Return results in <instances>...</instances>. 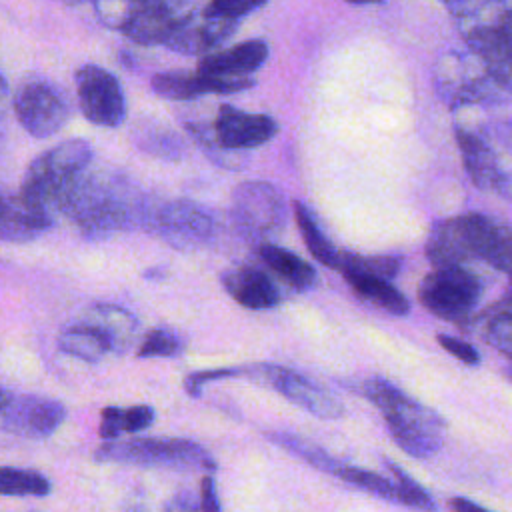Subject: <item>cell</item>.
Returning <instances> with one entry per match:
<instances>
[{"mask_svg": "<svg viewBox=\"0 0 512 512\" xmlns=\"http://www.w3.org/2000/svg\"><path fill=\"white\" fill-rule=\"evenodd\" d=\"M146 230L174 248H194L214 236L216 220L210 210L192 200H168L156 202Z\"/></svg>", "mask_w": 512, "mask_h": 512, "instance_id": "10", "label": "cell"}, {"mask_svg": "<svg viewBox=\"0 0 512 512\" xmlns=\"http://www.w3.org/2000/svg\"><path fill=\"white\" fill-rule=\"evenodd\" d=\"M122 408L118 406H106L100 416V428L98 434L102 440H116L122 434Z\"/></svg>", "mask_w": 512, "mask_h": 512, "instance_id": "40", "label": "cell"}, {"mask_svg": "<svg viewBox=\"0 0 512 512\" xmlns=\"http://www.w3.org/2000/svg\"><path fill=\"white\" fill-rule=\"evenodd\" d=\"M76 92L82 114L98 126L116 128L124 122L126 100L118 78L102 66L84 64L76 70Z\"/></svg>", "mask_w": 512, "mask_h": 512, "instance_id": "11", "label": "cell"}, {"mask_svg": "<svg viewBox=\"0 0 512 512\" xmlns=\"http://www.w3.org/2000/svg\"><path fill=\"white\" fill-rule=\"evenodd\" d=\"M388 470L394 474L396 478V494H398V502L410 506L416 512H438V506L434 502V498L412 478L408 476L398 464L386 460Z\"/></svg>", "mask_w": 512, "mask_h": 512, "instance_id": "32", "label": "cell"}, {"mask_svg": "<svg viewBox=\"0 0 512 512\" xmlns=\"http://www.w3.org/2000/svg\"><path fill=\"white\" fill-rule=\"evenodd\" d=\"M156 200L128 178L112 172L84 170L68 192L62 214L90 240H102L116 230L148 228Z\"/></svg>", "mask_w": 512, "mask_h": 512, "instance_id": "1", "label": "cell"}, {"mask_svg": "<svg viewBox=\"0 0 512 512\" xmlns=\"http://www.w3.org/2000/svg\"><path fill=\"white\" fill-rule=\"evenodd\" d=\"M268 0H210L204 10L214 14V16H222V18H232V20H240L242 16L262 8Z\"/></svg>", "mask_w": 512, "mask_h": 512, "instance_id": "36", "label": "cell"}, {"mask_svg": "<svg viewBox=\"0 0 512 512\" xmlns=\"http://www.w3.org/2000/svg\"><path fill=\"white\" fill-rule=\"evenodd\" d=\"M186 130L190 132V136L198 142V146L206 152V156L216 162L218 166L224 168H242L248 160V152L244 150H230L224 148L216 136H214V128L208 122H186Z\"/></svg>", "mask_w": 512, "mask_h": 512, "instance_id": "28", "label": "cell"}, {"mask_svg": "<svg viewBox=\"0 0 512 512\" xmlns=\"http://www.w3.org/2000/svg\"><path fill=\"white\" fill-rule=\"evenodd\" d=\"M244 374V370L240 368H220V370H206V372H194L184 380V388L190 396H198L202 386L210 380H218V378H230V376H238Z\"/></svg>", "mask_w": 512, "mask_h": 512, "instance_id": "39", "label": "cell"}, {"mask_svg": "<svg viewBox=\"0 0 512 512\" xmlns=\"http://www.w3.org/2000/svg\"><path fill=\"white\" fill-rule=\"evenodd\" d=\"M50 482L34 472L14 466H0V494L4 496H46Z\"/></svg>", "mask_w": 512, "mask_h": 512, "instance_id": "29", "label": "cell"}, {"mask_svg": "<svg viewBox=\"0 0 512 512\" xmlns=\"http://www.w3.org/2000/svg\"><path fill=\"white\" fill-rule=\"evenodd\" d=\"M486 340L512 356V292L486 312Z\"/></svg>", "mask_w": 512, "mask_h": 512, "instance_id": "31", "label": "cell"}, {"mask_svg": "<svg viewBox=\"0 0 512 512\" xmlns=\"http://www.w3.org/2000/svg\"><path fill=\"white\" fill-rule=\"evenodd\" d=\"M434 84L440 98L452 110L494 104L504 98V92L492 80L484 64L468 48L464 52L452 50L438 58Z\"/></svg>", "mask_w": 512, "mask_h": 512, "instance_id": "6", "label": "cell"}, {"mask_svg": "<svg viewBox=\"0 0 512 512\" xmlns=\"http://www.w3.org/2000/svg\"><path fill=\"white\" fill-rule=\"evenodd\" d=\"M216 140L230 150L258 148L278 134V124L266 114L244 112L234 106L222 104L212 122Z\"/></svg>", "mask_w": 512, "mask_h": 512, "instance_id": "15", "label": "cell"}, {"mask_svg": "<svg viewBox=\"0 0 512 512\" xmlns=\"http://www.w3.org/2000/svg\"><path fill=\"white\" fill-rule=\"evenodd\" d=\"M58 348L80 360L96 362L106 352L114 350V340L104 326L96 322H84L64 328L58 336Z\"/></svg>", "mask_w": 512, "mask_h": 512, "instance_id": "23", "label": "cell"}, {"mask_svg": "<svg viewBox=\"0 0 512 512\" xmlns=\"http://www.w3.org/2000/svg\"><path fill=\"white\" fill-rule=\"evenodd\" d=\"M454 24L498 88L512 94V0H488Z\"/></svg>", "mask_w": 512, "mask_h": 512, "instance_id": "4", "label": "cell"}, {"mask_svg": "<svg viewBox=\"0 0 512 512\" xmlns=\"http://www.w3.org/2000/svg\"><path fill=\"white\" fill-rule=\"evenodd\" d=\"M180 340L174 332L164 328H154L146 334L144 342L138 348V358H152V356H174L180 352Z\"/></svg>", "mask_w": 512, "mask_h": 512, "instance_id": "34", "label": "cell"}, {"mask_svg": "<svg viewBox=\"0 0 512 512\" xmlns=\"http://www.w3.org/2000/svg\"><path fill=\"white\" fill-rule=\"evenodd\" d=\"M238 24L240 20L214 16L204 8L184 12L164 40V46L186 56H206L230 40L236 34Z\"/></svg>", "mask_w": 512, "mask_h": 512, "instance_id": "12", "label": "cell"}, {"mask_svg": "<svg viewBox=\"0 0 512 512\" xmlns=\"http://www.w3.org/2000/svg\"><path fill=\"white\" fill-rule=\"evenodd\" d=\"M12 398H14V396H12L6 388H2V386H0V412H2L10 402H12Z\"/></svg>", "mask_w": 512, "mask_h": 512, "instance_id": "45", "label": "cell"}, {"mask_svg": "<svg viewBox=\"0 0 512 512\" xmlns=\"http://www.w3.org/2000/svg\"><path fill=\"white\" fill-rule=\"evenodd\" d=\"M64 416V404L42 396H14L12 402L0 412L2 428L26 438L50 436L60 426Z\"/></svg>", "mask_w": 512, "mask_h": 512, "instance_id": "16", "label": "cell"}, {"mask_svg": "<svg viewBox=\"0 0 512 512\" xmlns=\"http://www.w3.org/2000/svg\"><path fill=\"white\" fill-rule=\"evenodd\" d=\"M52 226V214L24 202L20 196L8 198L0 218V238L8 242H26Z\"/></svg>", "mask_w": 512, "mask_h": 512, "instance_id": "22", "label": "cell"}, {"mask_svg": "<svg viewBox=\"0 0 512 512\" xmlns=\"http://www.w3.org/2000/svg\"><path fill=\"white\" fill-rule=\"evenodd\" d=\"M164 512H200V496L192 490H180L166 500Z\"/></svg>", "mask_w": 512, "mask_h": 512, "instance_id": "41", "label": "cell"}, {"mask_svg": "<svg viewBox=\"0 0 512 512\" xmlns=\"http://www.w3.org/2000/svg\"><path fill=\"white\" fill-rule=\"evenodd\" d=\"M140 146L144 150H148L150 154L162 156V158H178L182 154V142L178 140V136H174L168 130H146L142 132L140 138Z\"/></svg>", "mask_w": 512, "mask_h": 512, "instance_id": "35", "label": "cell"}, {"mask_svg": "<svg viewBox=\"0 0 512 512\" xmlns=\"http://www.w3.org/2000/svg\"><path fill=\"white\" fill-rule=\"evenodd\" d=\"M246 372L252 376H260L262 380L272 384L284 398H288L290 402H294L296 406L304 408L306 412L318 418L332 420L344 414V408L338 402V398H334L330 392H326L316 382L304 378L302 374H296L282 366H266V364L248 368Z\"/></svg>", "mask_w": 512, "mask_h": 512, "instance_id": "13", "label": "cell"}, {"mask_svg": "<svg viewBox=\"0 0 512 512\" xmlns=\"http://www.w3.org/2000/svg\"><path fill=\"white\" fill-rule=\"evenodd\" d=\"M346 2H350V4H378L382 0H346Z\"/></svg>", "mask_w": 512, "mask_h": 512, "instance_id": "46", "label": "cell"}, {"mask_svg": "<svg viewBox=\"0 0 512 512\" xmlns=\"http://www.w3.org/2000/svg\"><path fill=\"white\" fill-rule=\"evenodd\" d=\"M268 58V44L264 40H246L232 48L214 50L200 58L198 70L212 74L252 76Z\"/></svg>", "mask_w": 512, "mask_h": 512, "instance_id": "21", "label": "cell"}, {"mask_svg": "<svg viewBox=\"0 0 512 512\" xmlns=\"http://www.w3.org/2000/svg\"><path fill=\"white\" fill-rule=\"evenodd\" d=\"M232 220L238 232L252 240L276 234L286 222L282 192L262 180L238 184L232 192Z\"/></svg>", "mask_w": 512, "mask_h": 512, "instance_id": "8", "label": "cell"}, {"mask_svg": "<svg viewBox=\"0 0 512 512\" xmlns=\"http://www.w3.org/2000/svg\"><path fill=\"white\" fill-rule=\"evenodd\" d=\"M454 136L462 156V166L472 184L484 192L502 190L506 184V176L500 168L496 152L488 144L486 134L474 126L456 124Z\"/></svg>", "mask_w": 512, "mask_h": 512, "instance_id": "17", "label": "cell"}, {"mask_svg": "<svg viewBox=\"0 0 512 512\" xmlns=\"http://www.w3.org/2000/svg\"><path fill=\"white\" fill-rule=\"evenodd\" d=\"M342 276L348 274H368L392 280L400 270V258L396 256H358V254H340L338 268Z\"/></svg>", "mask_w": 512, "mask_h": 512, "instance_id": "30", "label": "cell"}, {"mask_svg": "<svg viewBox=\"0 0 512 512\" xmlns=\"http://www.w3.org/2000/svg\"><path fill=\"white\" fill-rule=\"evenodd\" d=\"M98 462H120L132 466H162L176 470H216L214 458L200 444L186 438H134L106 440L96 448Z\"/></svg>", "mask_w": 512, "mask_h": 512, "instance_id": "5", "label": "cell"}, {"mask_svg": "<svg viewBox=\"0 0 512 512\" xmlns=\"http://www.w3.org/2000/svg\"><path fill=\"white\" fill-rule=\"evenodd\" d=\"M90 162L92 148L86 140H66L32 160L18 196L54 216L56 212H62L68 192L80 174L88 170Z\"/></svg>", "mask_w": 512, "mask_h": 512, "instance_id": "3", "label": "cell"}, {"mask_svg": "<svg viewBox=\"0 0 512 512\" xmlns=\"http://www.w3.org/2000/svg\"><path fill=\"white\" fill-rule=\"evenodd\" d=\"M222 286L244 308L266 310L280 302V294L272 280L254 266L232 268L222 274Z\"/></svg>", "mask_w": 512, "mask_h": 512, "instance_id": "19", "label": "cell"}, {"mask_svg": "<svg viewBox=\"0 0 512 512\" xmlns=\"http://www.w3.org/2000/svg\"><path fill=\"white\" fill-rule=\"evenodd\" d=\"M344 280H348V284L354 288L358 296L394 316H404L410 312V302L406 300V296L386 278L368 274H348L344 276Z\"/></svg>", "mask_w": 512, "mask_h": 512, "instance_id": "25", "label": "cell"}, {"mask_svg": "<svg viewBox=\"0 0 512 512\" xmlns=\"http://www.w3.org/2000/svg\"><path fill=\"white\" fill-rule=\"evenodd\" d=\"M268 438L282 446L284 450H288L290 454L298 456L300 460L308 462L310 466L326 472V474H332V476H338L340 468H342V462H338L336 458H332L326 450H322L318 444L302 438V436H296V434H288V432H268Z\"/></svg>", "mask_w": 512, "mask_h": 512, "instance_id": "27", "label": "cell"}, {"mask_svg": "<svg viewBox=\"0 0 512 512\" xmlns=\"http://www.w3.org/2000/svg\"><path fill=\"white\" fill-rule=\"evenodd\" d=\"M480 294V280L464 266L436 268L418 286L422 306L450 322L466 318L480 300Z\"/></svg>", "mask_w": 512, "mask_h": 512, "instance_id": "7", "label": "cell"}, {"mask_svg": "<svg viewBox=\"0 0 512 512\" xmlns=\"http://www.w3.org/2000/svg\"><path fill=\"white\" fill-rule=\"evenodd\" d=\"M154 410L150 406H132V408H122V430L124 432H140L148 428L154 422Z\"/></svg>", "mask_w": 512, "mask_h": 512, "instance_id": "37", "label": "cell"}, {"mask_svg": "<svg viewBox=\"0 0 512 512\" xmlns=\"http://www.w3.org/2000/svg\"><path fill=\"white\" fill-rule=\"evenodd\" d=\"M256 84L252 76H230V74H212V72H160L150 80L152 90L160 98L168 100H192L202 94H232L248 90Z\"/></svg>", "mask_w": 512, "mask_h": 512, "instance_id": "14", "label": "cell"}, {"mask_svg": "<svg viewBox=\"0 0 512 512\" xmlns=\"http://www.w3.org/2000/svg\"><path fill=\"white\" fill-rule=\"evenodd\" d=\"M438 342H440V346H442L446 352H450L452 356H456V358L462 360L464 364L474 366V364L480 362L478 350H476L472 344L464 342V340H458V338L448 336V334H438Z\"/></svg>", "mask_w": 512, "mask_h": 512, "instance_id": "38", "label": "cell"}, {"mask_svg": "<svg viewBox=\"0 0 512 512\" xmlns=\"http://www.w3.org/2000/svg\"><path fill=\"white\" fill-rule=\"evenodd\" d=\"M200 512H220V500L214 488V480L208 474L200 482Z\"/></svg>", "mask_w": 512, "mask_h": 512, "instance_id": "42", "label": "cell"}, {"mask_svg": "<svg viewBox=\"0 0 512 512\" xmlns=\"http://www.w3.org/2000/svg\"><path fill=\"white\" fill-rule=\"evenodd\" d=\"M6 200H8V198H4V196H2V192H0V218H2L4 208H6Z\"/></svg>", "mask_w": 512, "mask_h": 512, "instance_id": "47", "label": "cell"}, {"mask_svg": "<svg viewBox=\"0 0 512 512\" xmlns=\"http://www.w3.org/2000/svg\"><path fill=\"white\" fill-rule=\"evenodd\" d=\"M294 216H296V224L300 228V234H302L304 244L310 250V254L320 264H324L328 268H338L340 252L324 236V232H322L316 216L312 214V210L302 202H294Z\"/></svg>", "mask_w": 512, "mask_h": 512, "instance_id": "26", "label": "cell"}, {"mask_svg": "<svg viewBox=\"0 0 512 512\" xmlns=\"http://www.w3.org/2000/svg\"><path fill=\"white\" fill-rule=\"evenodd\" d=\"M426 256L434 268L462 266V262L474 258L462 216L434 224L426 242Z\"/></svg>", "mask_w": 512, "mask_h": 512, "instance_id": "20", "label": "cell"}, {"mask_svg": "<svg viewBox=\"0 0 512 512\" xmlns=\"http://www.w3.org/2000/svg\"><path fill=\"white\" fill-rule=\"evenodd\" d=\"M6 104H8V84H6V78L0 72V120L6 114Z\"/></svg>", "mask_w": 512, "mask_h": 512, "instance_id": "44", "label": "cell"}, {"mask_svg": "<svg viewBox=\"0 0 512 512\" xmlns=\"http://www.w3.org/2000/svg\"><path fill=\"white\" fill-rule=\"evenodd\" d=\"M258 256L268 268H272L280 278H284V282H288L296 290H310L316 282L314 268L286 248H280L276 244H262L258 248Z\"/></svg>", "mask_w": 512, "mask_h": 512, "instance_id": "24", "label": "cell"}, {"mask_svg": "<svg viewBox=\"0 0 512 512\" xmlns=\"http://www.w3.org/2000/svg\"><path fill=\"white\" fill-rule=\"evenodd\" d=\"M338 478L378 496V498H384V500H394L398 502V494H396V484L390 482L388 478H384L382 474H376V472H370V470H364V468H356V466H348V464H342L340 472H338Z\"/></svg>", "mask_w": 512, "mask_h": 512, "instance_id": "33", "label": "cell"}, {"mask_svg": "<svg viewBox=\"0 0 512 512\" xmlns=\"http://www.w3.org/2000/svg\"><path fill=\"white\" fill-rule=\"evenodd\" d=\"M14 112L22 128L34 138L56 134L68 120V104L56 84L42 76L24 78L14 94Z\"/></svg>", "mask_w": 512, "mask_h": 512, "instance_id": "9", "label": "cell"}, {"mask_svg": "<svg viewBox=\"0 0 512 512\" xmlns=\"http://www.w3.org/2000/svg\"><path fill=\"white\" fill-rule=\"evenodd\" d=\"M472 256L506 272L512 284V228L484 214H462Z\"/></svg>", "mask_w": 512, "mask_h": 512, "instance_id": "18", "label": "cell"}, {"mask_svg": "<svg viewBox=\"0 0 512 512\" xmlns=\"http://www.w3.org/2000/svg\"><path fill=\"white\" fill-rule=\"evenodd\" d=\"M450 508H452V512H490L468 498H452Z\"/></svg>", "mask_w": 512, "mask_h": 512, "instance_id": "43", "label": "cell"}, {"mask_svg": "<svg viewBox=\"0 0 512 512\" xmlns=\"http://www.w3.org/2000/svg\"><path fill=\"white\" fill-rule=\"evenodd\" d=\"M362 394L382 412L392 440L414 458H430L442 448L446 424L432 408L416 402L386 380L370 378Z\"/></svg>", "mask_w": 512, "mask_h": 512, "instance_id": "2", "label": "cell"}]
</instances>
